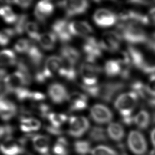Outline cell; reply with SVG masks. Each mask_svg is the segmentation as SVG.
I'll list each match as a JSON object with an SVG mask.
<instances>
[{"mask_svg": "<svg viewBox=\"0 0 155 155\" xmlns=\"http://www.w3.org/2000/svg\"><path fill=\"white\" fill-rule=\"evenodd\" d=\"M53 33L61 42L66 43L71 40V35L69 28V23L64 19L54 21L51 26Z\"/></svg>", "mask_w": 155, "mask_h": 155, "instance_id": "obj_15", "label": "cell"}, {"mask_svg": "<svg viewBox=\"0 0 155 155\" xmlns=\"http://www.w3.org/2000/svg\"><path fill=\"white\" fill-rule=\"evenodd\" d=\"M121 24H134L143 26L150 23L149 17L143 13L134 10H129L120 13L117 15Z\"/></svg>", "mask_w": 155, "mask_h": 155, "instance_id": "obj_6", "label": "cell"}, {"mask_svg": "<svg viewBox=\"0 0 155 155\" xmlns=\"http://www.w3.org/2000/svg\"><path fill=\"white\" fill-rule=\"evenodd\" d=\"M104 71L107 76L115 77L121 73V64L117 59L109 60L105 64Z\"/></svg>", "mask_w": 155, "mask_h": 155, "instance_id": "obj_29", "label": "cell"}, {"mask_svg": "<svg viewBox=\"0 0 155 155\" xmlns=\"http://www.w3.org/2000/svg\"><path fill=\"white\" fill-rule=\"evenodd\" d=\"M101 67L95 64L94 63L85 62L83 63L81 68L80 72L84 85L86 86H93L96 85L98 74L101 72Z\"/></svg>", "mask_w": 155, "mask_h": 155, "instance_id": "obj_5", "label": "cell"}, {"mask_svg": "<svg viewBox=\"0 0 155 155\" xmlns=\"http://www.w3.org/2000/svg\"><path fill=\"white\" fill-rule=\"evenodd\" d=\"M132 92L135 93L139 99H145L147 94L146 87L143 82L139 80H136L132 82L130 85Z\"/></svg>", "mask_w": 155, "mask_h": 155, "instance_id": "obj_34", "label": "cell"}, {"mask_svg": "<svg viewBox=\"0 0 155 155\" xmlns=\"http://www.w3.org/2000/svg\"><path fill=\"white\" fill-rule=\"evenodd\" d=\"M8 94L15 93L23 86L29 85L25 75L20 71H15L11 75L7 76L4 80L1 81Z\"/></svg>", "mask_w": 155, "mask_h": 155, "instance_id": "obj_7", "label": "cell"}, {"mask_svg": "<svg viewBox=\"0 0 155 155\" xmlns=\"http://www.w3.org/2000/svg\"><path fill=\"white\" fill-rule=\"evenodd\" d=\"M107 132L109 137L116 142L121 141L125 136V130L123 126L117 122H112L109 124Z\"/></svg>", "mask_w": 155, "mask_h": 155, "instance_id": "obj_26", "label": "cell"}, {"mask_svg": "<svg viewBox=\"0 0 155 155\" xmlns=\"http://www.w3.org/2000/svg\"><path fill=\"white\" fill-rule=\"evenodd\" d=\"M68 134L71 136L78 138L88 130L90 123L84 117L71 116L69 119Z\"/></svg>", "mask_w": 155, "mask_h": 155, "instance_id": "obj_11", "label": "cell"}, {"mask_svg": "<svg viewBox=\"0 0 155 155\" xmlns=\"http://www.w3.org/2000/svg\"><path fill=\"white\" fill-rule=\"evenodd\" d=\"M13 128L12 126L5 124L1 127V139L2 142L12 139Z\"/></svg>", "mask_w": 155, "mask_h": 155, "instance_id": "obj_42", "label": "cell"}, {"mask_svg": "<svg viewBox=\"0 0 155 155\" xmlns=\"http://www.w3.org/2000/svg\"><path fill=\"white\" fill-rule=\"evenodd\" d=\"M54 11V5L49 1H42L37 4L35 10L36 18L40 22H44Z\"/></svg>", "mask_w": 155, "mask_h": 155, "instance_id": "obj_20", "label": "cell"}, {"mask_svg": "<svg viewBox=\"0 0 155 155\" xmlns=\"http://www.w3.org/2000/svg\"><path fill=\"white\" fill-rule=\"evenodd\" d=\"M61 56L66 57L75 64L79 61L81 54L78 51L73 47L69 46H63L61 49Z\"/></svg>", "mask_w": 155, "mask_h": 155, "instance_id": "obj_31", "label": "cell"}, {"mask_svg": "<svg viewBox=\"0 0 155 155\" xmlns=\"http://www.w3.org/2000/svg\"><path fill=\"white\" fill-rule=\"evenodd\" d=\"M148 16L149 17L150 22L155 25V6L150 9Z\"/></svg>", "mask_w": 155, "mask_h": 155, "instance_id": "obj_53", "label": "cell"}, {"mask_svg": "<svg viewBox=\"0 0 155 155\" xmlns=\"http://www.w3.org/2000/svg\"><path fill=\"white\" fill-rule=\"evenodd\" d=\"M27 53L32 64L35 67H39L42 63L44 55L35 42H30L29 47Z\"/></svg>", "mask_w": 155, "mask_h": 155, "instance_id": "obj_25", "label": "cell"}, {"mask_svg": "<svg viewBox=\"0 0 155 155\" xmlns=\"http://www.w3.org/2000/svg\"><path fill=\"white\" fill-rule=\"evenodd\" d=\"M126 52L127 53L132 67L134 66L140 70L142 69L143 66L146 61L143 52L139 50L138 49L131 45L128 46Z\"/></svg>", "mask_w": 155, "mask_h": 155, "instance_id": "obj_18", "label": "cell"}, {"mask_svg": "<svg viewBox=\"0 0 155 155\" xmlns=\"http://www.w3.org/2000/svg\"><path fill=\"white\" fill-rule=\"evenodd\" d=\"M1 150L4 155H19L25 152V148L20 141L17 142L11 139L2 142Z\"/></svg>", "mask_w": 155, "mask_h": 155, "instance_id": "obj_19", "label": "cell"}, {"mask_svg": "<svg viewBox=\"0 0 155 155\" xmlns=\"http://www.w3.org/2000/svg\"><path fill=\"white\" fill-rule=\"evenodd\" d=\"M146 45L149 51L155 54V31L148 36Z\"/></svg>", "mask_w": 155, "mask_h": 155, "instance_id": "obj_47", "label": "cell"}, {"mask_svg": "<svg viewBox=\"0 0 155 155\" xmlns=\"http://www.w3.org/2000/svg\"><path fill=\"white\" fill-rule=\"evenodd\" d=\"M25 31L27 32L29 37L37 40L38 37L40 34H39V28L37 23L34 22H28L25 28Z\"/></svg>", "mask_w": 155, "mask_h": 155, "instance_id": "obj_41", "label": "cell"}, {"mask_svg": "<svg viewBox=\"0 0 155 155\" xmlns=\"http://www.w3.org/2000/svg\"><path fill=\"white\" fill-rule=\"evenodd\" d=\"M0 13L4 21L8 23H15L19 17L13 12L10 6L7 5L1 8Z\"/></svg>", "mask_w": 155, "mask_h": 155, "instance_id": "obj_35", "label": "cell"}, {"mask_svg": "<svg viewBox=\"0 0 155 155\" xmlns=\"http://www.w3.org/2000/svg\"><path fill=\"white\" fill-rule=\"evenodd\" d=\"M56 39V36L53 32H46L40 34L37 40L44 49L51 51L54 47Z\"/></svg>", "mask_w": 155, "mask_h": 155, "instance_id": "obj_28", "label": "cell"}, {"mask_svg": "<svg viewBox=\"0 0 155 155\" xmlns=\"http://www.w3.org/2000/svg\"><path fill=\"white\" fill-rule=\"evenodd\" d=\"M68 143L67 139L64 137L58 139L53 147V153L56 155H68Z\"/></svg>", "mask_w": 155, "mask_h": 155, "instance_id": "obj_32", "label": "cell"}, {"mask_svg": "<svg viewBox=\"0 0 155 155\" xmlns=\"http://www.w3.org/2000/svg\"><path fill=\"white\" fill-rule=\"evenodd\" d=\"M30 42V41L25 39L18 40L14 47L15 50L19 53L27 52L29 47Z\"/></svg>", "mask_w": 155, "mask_h": 155, "instance_id": "obj_45", "label": "cell"}, {"mask_svg": "<svg viewBox=\"0 0 155 155\" xmlns=\"http://www.w3.org/2000/svg\"><path fill=\"white\" fill-rule=\"evenodd\" d=\"M89 138L95 142L105 141L107 139L106 131L102 127H94L90 131Z\"/></svg>", "mask_w": 155, "mask_h": 155, "instance_id": "obj_33", "label": "cell"}, {"mask_svg": "<svg viewBox=\"0 0 155 155\" xmlns=\"http://www.w3.org/2000/svg\"><path fill=\"white\" fill-rule=\"evenodd\" d=\"M139 100L138 96L134 92L130 91L119 95L115 100L114 107L121 118L132 117Z\"/></svg>", "mask_w": 155, "mask_h": 155, "instance_id": "obj_3", "label": "cell"}, {"mask_svg": "<svg viewBox=\"0 0 155 155\" xmlns=\"http://www.w3.org/2000/svg\"><path fill=\"white\" fill-rule=\"evenodd\" d=\"M17 65L18 71H20L21 73L23 74L27 80L28 82L29 83V84H30L31 81V75L30 71L29 68L27 65V64H25V61L23 60H19L17 62Z\"/></svg>", "mask_w": 155, "mask_h": 155, "instance_id": "obj_43", "label": "cell"}, {"mask_svg": "<svg viewBox=\"0 0 155 155\" xmlns=\"http://www.w3.org/2000/svg\"><path fill=\"white\" fill-rule=\"evenodd\" d=\"M0 111L2 119L4 121H8L16 114L17 107L12 102L5 98H1Z\"/></svg>", "mask_w": 155, "mask_h": 155, "instance_id": "obj_22", "label": "cell"}, {"mask_svg": "<svg viewBox=\"0 0 155 155\" xmlns=\"http://www.w3.org/2000/svg\"><path fill=\"white\" fill-rule=\"evenodd\" d=\"M49 97L51 101L56 104H61L67 100L68 95L65 86L58 83L51 84L48 90Z\"/></svg>", "mask_w": 155, "mask_h": 155, "instance_id": "obj_16", "label": "cell"}, {"mask_svg": "<svg viewBox=\"0 0 155 155\" xmlns=\"http://www.w3.org/2000/svg\"><path fill=\"white\" fill-rule=\"evenodd\" d=\"M61 58L62 60V67L59 76L69 81H74L77 76L75 64L65 57L61 56Z\"/></svg>", "mask_w": 155, "mask_h": 155, "instance_id": "obj_21", "label": "cell"}, {"mask_svg": "<svg viewBox=\"0 0 155 155\" xmlns=\"http://www.w3.org/2000/svg\"><path fill=\"white\" fill-rule=\"evenodd\" d=\"M92 155H119L117 151L107 146H99L92 151Z\"/></svg>", "mask_w": 155, "mask_h": 155, "instance_id": "obj_39", "label": "cell"}, {"mask_svg": "<svg viewBox=\"0 0 155 155\" xmlns=\"http://www.w3.org/2000/svg\"><path fill=\"white\" fill-rule=\"evenodd\" d=\"M69 28L71 35L75 36H87L93 32L92 27L85 21L71 22L69 23Z\"/></svg>", "mask_w": 155, "mask_h": 155, "instance_id": "obj_23", "label": "cell"}, {"mask_svg": "<svg viewBox=\"0 0 155 155\" xmlns=\"http://www.w3.org/2000/svg\"><path fill=\"white\" fill-rule=\"evenodd\" d=\"M121 35L117 31H107L103 34L100 41L101 48L109 52H115L119 51L121 44Z\"/></svg>", "mask_w": 155, "mask_h": 155, "instance_id": "obj_8", "label": "cell"}, {"mask_svg": "<svg viewBox=\"0 0 155 155\" xmlns=\"http://www.w3.org/2000/svg\"><path fill=\"white\" fill-rule=\"evenodd\" d=\"M93 20L97 25L101 27H110L118 21L117 15L110 10L101 8L95 12Z\"/></svg>", "mask_w": 155, "mask_h": 155, "instance_id": "obj_12", "label": "cell"}, {"mask_svg": "<svg viewBox=\"0 0 155 155\" xmlns=\"http://www.w3.org/2000/svg\"><path fill=\"white\" fill-rule=\"evenodd\" d=\"M29 118H21L20 119V129L23 132H28L32 131L30 125Z\"/></svg>", "mask_w": 155, "mask_h": 155, "instance_id": "obj_48", "label": "cell"}, {"mask_svg": "<svg viewBox=\"0 0 155 155\" xmlns=\"http://www.w3.org/2000/svg\"><path fill=\"white\" fill-rule=\"evenodd\" d=\"M150 137V141L151 143V145L155 150V127L152 129V130L150 132L149 134Z\"/></svg>", "mask_w": 155, "mask_h": 155, "instance_id": "obj_54", "label": "cell"}, {"mask_svg": "<svg viewBox=\"0 0 155 155\" xmlns=\"http://www.w3.org/2000/svg\"><path fill=\"white\" fill-rule=\"evenodd\" d=\"M62 67L61 57L52 56L47 59L42 70V74L46 80L56 75H60Z\"/></svg>", "mask_w": 155, "mask_h": 155, "instance_id": "obj_14", "label": "cell"}, {"mask_svg": "<svg viewBox=\"0 0 155 155\" xmlns=\"http://www.w3.org/2000/svg\"><path fill=\"white\" fill-rule=\"evenodd\" d=\"M32 143L34 149L37 152L42 155L48 153L49 148V138L43 135H34Z\"/></svg>", "mask_w": 155, "mask_h": 155, "instance_id": "obj_24", "label": "cell"}, {"mask_svg": "<svg viewBox=\"0 0 155 155\" xmlns=\"http://www.w3.org/2000/svg\"><path fill=\"white\" fill-rule=\"evenodd\" d=\"M91 117L99 124L109 123L113 119V113L108 107L101 104L93 105L90 110Z\"/></svg>", "mask_w": 155, "mask_h": 155, "instance_id": "obj_13", "label": "cell"}, {"mask_svg": "<svg viewBox=\"0 0 155 155\" xmlns=\"http://www.w3.org/2000/svg\"><path fill=\"white\" fill-rule=\"evenodd\" d=\"M28 15L25 14L20 15L18 17L15 25V33L18 35H22L25 30L27 24Z\"/></svg>", "mask_w": 155, "mask_h": 155, "instance_id": "obj_38", "label": "cell"}, {"mask_svg": "<svg viewBox=\"0 0 155 155\" xmlns=\"http://www.w3.org/2000/svg\"><path fill=\"white\" fill-rule=\"evenodd\" d=\"M29 122L32 131H37L40 129L41 124H40V122L38 120L30 117L29 119Z\"/></svg>", "mask_w": 155, "mask_h": 155, "instance_id": "obj_51", "label": "cell"}, {"mask_svg": "<svg viewBox=\"0 0 155 155\" xmlns=\"http://www.w3.org/2000/svg\"><path fill=\"white\" fill-rule=\"evenodd\" d=\"M129 3L133 5H143V6H148L152 5L155 3V1H131Z\"/></svg>", "mask_w": 155, "mask_h": 155, "instance_id": "obj_52", "label": "cell"}, {"mask_svg": "<svg viewBox=\"0 0 155 155\" xmlns=\"http://www.w3.org/2000/svg\"><path fill=\"white\" fill-rule=\"evenodd\" d=\"M15 34V30L12 29L6 28L2 30L0 34V42L2 46L8 44Z\"/></svg>", "mask_w": 155, "mask_h": 155, "instance_id": "obj_40", "label": "cell"}, {"mask_svg": "<svg viewBox=\"0 0 155 155\" xmlns=\"http://www.w3.org/2000/svg\"><path fill=\"white\" fill-rule=\"evenodd\" d=\"M6 76H6V71L5 69L2 68L1 70V80L2 81V80H4L6 78Z\"/></svg>", "mask_w": 155, "mask_h": 155, "instance_id": "obj_55", "label": "cell"}, {"mask_svg": "<svg viewBox=\"0 0 155 155\" xmlns=\"http://www.w3.org/2000/svg\"><path fill=\"white\" fill-rule=\"evenodd\" d=\"M117 31L122 39L131 45L146 44L148 37L142 26L134 24L119 23Z\"/></svg>", "mask_w": 155, "mask_h": 155, "instance_id": "obj_2", "label": "cell"}, {"mask_svg": "<svg viewBox=\"0 0 155 155\" xmlns=\"http://www.w3.org/2000/svg\"><path fill=\"white\" fill-rule=\"evenodd\" d=\"M45 129L49 134L54 136H59L63 134V131L59 128H56L54 126H47L45 127Z\"/></svg>", "mask_w": 155, "mask_h": 155, "instance_id": "obj_50", "label": "cell"}, {"mask_svg": "<svg viewBox=\"0 0 155 155\" xmlns=\"http://www.w3.org/2000/svg\"><path fill=\"white\" fill-rule=\"evenodd\" d=\"M47 119L50 121L51 126L56 128H59L67 120V115L64 114L52 113L49 114Z\"/></svg>", "mask_w": 155, "mask_h": 155, "instance_id": "obj_36", "label": "cell"}, {"mask_svg": "<svg viewBox=\"0 0 155 155\" xmlns=\"http://www.w3.org/2000/svg\"><path fill=\"white\" fill-rule=\"evenodd\" d=\"M146 87L147 94L153 97H155V75L150 76Z\"/></svg>", "mask_w": 155, "mask_h": 155, "instance_id": "obj_46", "label": "cell"}, {"mask_svg": "<svg viewBox=\"0 0 155 155\" xmlns=\"http://www.w3.org/2000/svg\"><path fill=\"white\" fill-rule=\"evenodd\" d=\"M127 143L133 155H144L148 150L147 139L140 130H131L128 134Z\"/></svg>", "mask_w": 155, "mask_h": 155, "instance_id": "obj_4", "label": "cell"}, {"mask_svg": "<svg viewBox=\"0 0 155 155\" xmlns=\"http://www.w3.org/2000/svg\"><path fill=\"white\" fill-rule=\"evenodd\" d=\"M58 6L63 8L67 17H73L85 12L89 6L87 1H64L57 2Z\"/></svg>", "mask_w": 155, "mask_h": 155, "instance_id": "obj_10", "label": "cell"}, {"mask_svg": "<svg viewBox=\"0 0 155 155\" xmlns=\"http://www.w3.org/2000/svg\"><path fill=\"white\" fill-rule=\"evenodd\" d=\"M102 48L100 42L93 37H87L83 46V50L86 55V61L94 63L102 55Z\"/></svg>", "mask_w": 155, "mask_h": 155, "instance_id": "obj_9", "label": "cell"}, {"mask_svg": "<svg viewBox=\"0 0 155 155\" xmlns=\"http://www.w3.org/2000/svg\"><path fill=\"white\" fill-rule=\"evenodd\" d=\"M74 150L76 153L81 155H86L91 151V144L88 141L79 140L74 143Z\"/></svg>", "mask_w": 155, "mask_h": 155, "instance_id": "obj_37", "label": "cell"}, {"mask_svg": "<svg viewBox=\"0 0 155 155\" xmlns=\"http://www.w3.org/2000/svg\"><path fill=\"white\" fill-rule=\"evenodd\" d=\"M67 100L70 103L69 110L72 112L82 111L87 107V97L81 93H71Z\"/></svg>", "mask_w": 155, "mask_h": 155, "instance_id": "obj_17", "label": "cell"}, {"mask_svg": "<svg viewBox=\"0 0 155 155\" xmlns=\"http://www.w3.org/2000/svg\"><path fill=\"white\" fill-rule=\"evenodd\" d=\"M83 90L91 97L100 99L105 102H110L117 95L124 90L125 84L122 82H107L95 86L81 85Z\"/></svg>", "mask_w": 155, "mask_h": 155, "instance_id": "obj_1", "label": "cell"}, {"mask_svg": "<svg viewBox=\"0 0 155 155\" xmlns=\"http://www.w3.org/2000/svg\"><path fill=\"white\" fill-rule=\"evenodd\" d=\"M1 64L2 66H12L17 64V61L15 52L10 49H4L0 54Z\"/></svg>", "mask_w": 155, "mask_h": 155, "instance_id": "obj_30", "label": "cell"}, {"mask_svg": "<svg viewBox=\"0 0 155 155\" xmlns=\"http://www.w3.org/2000/svg\"><path fill=\"white\" fill-rule=\"evenodd\" d=\"M8 3H12L18 5L21 8L26 9L31 5L32 1H7Z\"/></svg>", "mask_w": 155, "mask_h": 155, "instance_id": "obj_49", "label": "cell"}, {"mask_svg": "<svg viewBox=\"0 0 155 155\" xmlns=\"http://www.w3.org/2000/svg\"><path fill=\"white\" fill-rule=\"evenodd\" d=\"M150 122V115L145 110H141L134 115V124L139 130L146 129Z\"/></svg>", "mask_w": 155, "mask_h": 155, "instance_id": "obj_27", "label": "cell"}, {"mask_svg": "<svg viewBox=\"0 0 155 155\" xmlns=\"http://www.w3.org/2000/svg\"><path fill=\"white\" fill-rule=\"evenodd\" d=\"M32 92L27 88H20L15 93L17 99L20 102H25V101L30 100Z\"/></svg>", "mask_w": 155, "mask_h": 155, "instance_id": "obj_44", "label": "cell"}]
</instances>
